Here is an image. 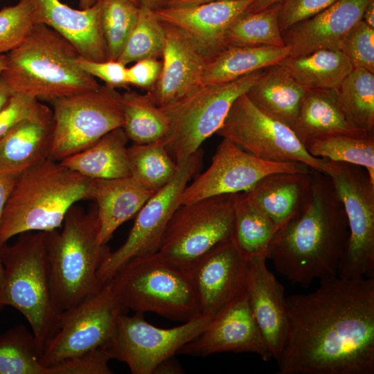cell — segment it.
<instances>
[{
    "mask_svg": "<svg viewBox=\"0 0 374 374\" xmlns=\"http://www.w3.org/2000/svg\"><path fill=\"white\" fill-rule=\"evenodd\" d=\"M362 20L368 26L374 28V1L370 2L365 8Z\"/></svg>",
    "mask_w": 374,
    "mask_h": 374,
    "instance_id": "obj_53",
    "label": "cell"
},
{
    "mask_svg": "<svg viewBox=\"0 0 374 374\" xmlns=\"http://www.w3.org/2000/svg\"><path fill=\"white\" fill-rule=\"evenodd\" d=\"M0 259L3 267L0 310L11 306L21 313L42 353L62 312L51 294L45 232L19 234L14 244L0 247Z\"/></svg>",
    "mask_w": 374,
    "mask_h": 374,
    "instance_id": "obj_6",
    "label": "cell"
},
{
    "mask_svg": "<svg viewBox=\"0 0 374 374\" xmlns=\"http://www.w3.org/2000/svg\"><path fill=\"white\" fill-rule=\"evenodd\" d=\"M334 90L355 125L374 132V73L364 69H353Z\"/></svg>",
    "mask_w": 374,
    "mask_h": 374,
    "instance_id": "obj_37",
    "label": "cell"
},
{
    "mask_svg": "<svg viewBox=\"0 0 374 374\" xmlns=\"http://www.w3.org/2000/svg\"><path fill=\"white\" fill-rule=\"evenodd\" d=\"M280 63L308 89H335L353 69L341 50L321 49Z\"/></svg>",
    "mask_w": 374,
    "mask_h": 374,
    "instance_id": "obj_31",
    "label": "cell"
},
{
    "mask_svg": "<svg viewBox=\"0 0 374 374\" xmlns=\"http://www.w3.org/2000/svg\"><path fill=\"white\" fill-rule=\"evenodd\" d=\"M53 111L38 101L27 117L0 139V175L21 173L48 159Z\"/></svg>",
    "mask_w": 374,
    "mask_h": 374,
    "instance_id": "obj_24",
    "label": "cell"
},
{
    "mask_svg": "<svg viewBox=\"0 0 374 374\" xmlns=\"http://www.w3.org/2000/svg\"><path fill=\"white\" fill-rule=\"evenodd\" d=\"M303 144L313 157L364 168L374 182V132L336 133L312 138Z\"/></svg>",
    "mask_w": 374,
    "mask_h": 374,
    "instance_id": "obj_32",
    "label": "cell"
},
{
    "mask_svg": "<svg viewBox=\"0 0 374 374\" xmlns=\"http://www.w3.org/2000/svg\"><path fill=\"white\" fill-rule=\"evenodd\" d=\"M38 101L31 96L14 93L0 110V139L27 117Z\"/></svg>",
    "mask_w": 374,
    "mask_h": 374,
    "instance_id": "obj_46",
    "label": "cell"
},
{
    "mask_svg": "<svg viewBox=\"0 0 374 374\" xmlns=\"http://www.w3.org/2000/svg\"><path fill=\"white\" fill-rule=\"evenodd\" d=\"M80 55L59 33L35 24L23 42L6 54L1 74L14 93L51 103L100 85L78 65Z\"/></svg>",
    "mask_w": 374,
    "mask_h": 374,
    "instance_id": "obj_3",
    "label": "cell"
},
{
    "mask_svg": "<svg viewBox=\"0 0 374 374\" xmlns=\"http://www.w3.org/2000/svg\"><path fill=\"white\" fill-rule=\"evenodd\" d=\"M33 332L18 324L0 335V374H48Z\"/></svg>",
    "mask_w": 374,
    "mask_h": 374,
    "instance_id": "obj_38",
    "label": "cell"
},
{
    "mask_svg": "<svg viewBox=\"0 0 374 374\" xmlns=\"http://www.w3.org/2000/svg\"><path fill=\"white\" fill-rule=\"evenodd\" d=\"M165 44V30L154 10L139 6L137 21L130 35L118 61L127 65L146 58L162 55Z\"/></svg>",
    "mask_w": 374,
    "mask_h": 374,
    "instance_id": "obj_40",
    "label": "cell"
},
{
    "mask_svg": "<svg viewBox=\"0 0 374 374\" xmlns=\"http://www.w3.org/2000/svg\"><path fill=\"white\" fill-rule=\"evenodd\" d=\"M265 256L248 260L246 292L252 314L276 360L283 347L287 328L283 286L267 267Z\"/></svg>",
    "mask_w": 374,
    "mask_h": 374,
    "instance_id": "obj_22",
    "label": "cell"
},
{
    "mask_svg": "<svg viewBox=\"0 0 374 374\" xmlns=\"http://www.w3.org/2000/svg\"><path fill=\"white\" fill-rule=\"evenodd\" d=\"M264 69L226 83L202 84L161 107L168 119V129L161 142L176 163L195 153L217 132L233 103L258 80Z\"/></svg>",
    "mask_w": 374,
    "mask_h": 374,
    "instance_id": "obj_8",
    "label": "cell"
},
{
    "mask_svg": "<svg viewBox=\"0 0 374 374\" xmlns=\"http://www.w3.org/2000/svg\"><path fill=\"white\" fill-rule=\"evenodd\" d=\"M122 127L114 129L87 148L60 161L90 179H109L130 176L128 141Z\"/></svg>",
    "mask_w": 374,
    "mask_h": 374,
    "instance_id": "obj_29",
    "label": "cell"
},
{
    "mask_svg": "<svg viewBox=\"0 0 374 374\" xmlns=\"http://www.w3.org/2000/svg\"><path fill=\"white\" fill-rule=\"evenodd\" d=\"M202 156L199 148L176 163L177 170L172 179L154 193L139 210L124 243L114 251H110L98 270L102 286L128 260L159 251L167 225L180 205L181 194L199 170Z\"/></svg>",
    "mask_w": 374,
    "mask_h": 374,
    "instance_id": "obj_13",
    "label": "cell"
},
{
    "mask_svg": "<svg viewBox=\"0 0 374 374\" xmlns=\"http://www.w3.org/2000/svg\"><path fill=\"white\" fill-rule=\"evenodd\" d=\"M32 1L35 24H44L59 33L81 56L94 61L107 60L98 0L92 6L80 10H75L60 0Z\"/></svg>",
    "mask_w": 374,
    "mask_h": 374,
    "instance_id": "obj_23",
    "label": "cell"
},
{
    "mask_svg": "<svg viewBox=\"0 0 374 374\" xmlns=\"http://www.w3.org/2000/svg\"><path fill=\"white\" fill-rule=\"evenodd\" d=\"M54 126L48 159L61 161L124 123L122 94L106 84L51 103Z\"/></svg>",
    "mask_w": 374,
    "mask_h": 374,
    "instance_id": "obj_11",
    "label": "cell"
},
{
    "mask_svg": "<svg viewBox=\"0 0 374 374\" xmlns=\"http://www.w3.org/2000/svg\"><path fill=\"white\" fill-rule=\"evenodd\" d=\"M241 193L180 204L167 225L158 252L188 275L206 253L231 239L235 207Z\"/></svg>",
    "mask_w": 374,
    "mask_h": 374,
    "instance_id": "obj_9",
    "label": "cell"
},
{
    "mask_svg": "<svg viewBox=\"0 0 374 374\" xmlns=\"http://www.w3.org/2000/svg\"><path fill=\"white\" fill-rule=\"evenodd\" d=\"M21 173H8L0 175V226L3 211L6 201ZM3 267L0 259V285L3 280Z\"/></svg>",
    "mask_w": 374,
    "mask_h": 374,
    "instance_id": "obj_48",
    "label": "cell"
},
{
    "mask_svg": "<svg viewBox=\"0 0 374 374\" xmlns=\"http://www.w3.org/2000/svg\"><path fill=\"white\" fill-rule=\"evenodd\" d=\"M254 1L222 0L187 7H161L154 12L161 22L183 31L207 62L226 47L227 30Z\"/></svg>",
    "mask_w": 374,
    "mask_h": 374,
    "instance_id": "obj_19",
    "label": "cell"
},
{
    "mask_svg": "<svg viewBox=\"0 0 374 374\" xmlns=\"http://www.w3.org/2000/svg\"><path fill=\"white\" fill-rule=\"evenodd\" d=\"M312 184V168L305 172H274L263 177L244 194L278 229L306 206Z\"/></svg>",
    "mask_w": 374,
    "mask_h": 374,
    "instance_id": "obj_25",
    "label": "cell"
},
{
    "mask_svg": "<svg viewBox=\"0 0 374 374\" xmlns=\"http://www.w3.org/2000/svg\"><path fill=\"white\" fill-rule=\"evenodd\" d=\"M6 64V54L0 55V74L3 71Z\"/></svg>",
    "mask_w": 374,
    "mask_h": 374,
    "instance_id": "obj_56",
    "label": "cell"
},
{
    "mask_svg": "<svg viewBox=\"0 0 374 374\" xmlns=\"http://www.w3.org/2000/svg\"><path fill=\"white\" fill-rule=\"evenodd\" d=\"M126 312L107 282L97 294L61 312L57 330L42 351L41 364L48 368L104 347Z\"/></svg>",
    "mask_w": 374,
    "mask_h": 374,
    "instance_id": "obj_14",
    "label": "cell"
},
{
    "mask_svg": "<svg viewBox=\"0 0 374 374\" xmlns=\"http://www.w3.org/2000/svg\"><path fill=\"white\" fill-rule=\"evenodd\" d=\"M310 170L309 166L300 162L262 160L223 138L208 168L184 188L180 204L213 196L248 192L271 173L305 172Z\"/></svg>",
    "mask_w": 374,
    "mask_h": 374,
    "instance_id": "obj_16",
    "label": "cell"
},
{
    "mask_svg": "<svg viewBox=\"0 0 374 374\" xmlns=\"http://www.w3.org/2000/svg\"><path fill=\"white\" fill-rule=\"evenodd\" d=\"M224 352L252 353L265 362L273 358L252 314L247 292L220 310L177 355L207 357Z\"/></svg>",
    "mask_w": 374,
    "mask_h": 374,
    "instance_id": "obj_17",
    "label": "cell"
},
{
    "mask_svg": "<svg viewBox=\"0 0 374 374\" xmlns=\"http://www.w3.org/2000/svg\"><path fill=\"white\" fill-rule=\"evenodd\" d=\"M107 60H117L138 19L139 6L131 0H98Z\"/></svg>",
    "mask_w": 374,
    "mask_h": 374,
    "instance_id": "obj_39",
    "label": "cell"
},
{
    "mask_svg": "<svg viewBox=\"0 0 374 374\" xmlns=\"http://www.w3.org/2000/svg\"><path fill=\"white\" fill-rule=\"evenodd\" d=\"M222 0H164L162 7H187Z\"/></svg>",
    "mask_w": 374,
    "mask_h": 374,
    "instance_id": "obj_50",
    "label": "cell"
},
{
    "mask_svg": "<svg viewBox=\"0 0 374 374\" xmlns=\"http://www.w3.org/2000/svg\"><path fill=\"white\" fill-rule=\"evenodd\" d=\"M13 94V91L0 74V110L5 107Z\"/></svg>",
    "mask_w": 374,
    "mask_h": 374,
    "instance_id": "obj_51",
    "label": "cell"
},
{
    "mask_svg": "<svg viewBox=\"0 0 374 374\" xmlns=\"http://www.w3.org/2000/svg\"><path fill=\"white\" fill-rule=\"evenodd\" d=\"M278 1L279 0H255L246 12L251 13L261 11L277 3Z\"/></svg>",
    "mask_w": 374,
    "mask_h": 374,
    "instance_id": "obj_52",
    "label": "cell"
},
{
    "mask_svg": "<svg viewBox=\"0 0 374 374\" xmlns=\"http://www.w3.org/2000/svg\"><path fill=\"white\" fill-rule=\"evenodd\" d=\"M277 230L273 221L242 193L235 207L231 239L240 254L247 260L256 256L267 258Z\"/></svg>",
    "mask_w": 374,
    "mask_h": 374,
    "instance_id": "obj_33",
    "label": "cell"
},
{
    "mask_svg": "<svg viewBox=\"0 0 374 374\" xmlns=\"http://www.w3.org/2000/svg\"><path fill=\"white\" fill-rule=\"evenodd\" d=\"M341 50L353 69H364L374 73V28L362 19L349 31Z\"/></svg>",
    "mask_w": 374,
    "mask_h": 374,
    "instance_id": "obj_42",
    "label": "cell"
},
{
    "mask_svg": "<svg viewBox=\"0 0 374 374\" xmlns=\"http://www.w3.org/2000/svg\"><path fill=\"white\" fill-rule=\"evenodd\" d=\"M91 181L50 159L23 171L3 211L0 247L24 232L60 228L71 206L91 199Z\"/></svg>",
    "mask_w": 374,
    "mask_h": 374,
    "instance_id": "obj_4",
    "label": "cell"
},
{
    "mask_svg": "<svg viewBox=\"0 0 374 374\" xmlns=\"http://www.w3.org/2000/svg\"><path fill=\"white\" fill-rule=\"evenodd\" d=\"M170 357L161 363L154 371L155 373H181L183 370L180 365Z\"/></svg>",
    "mask_w": 374,
    "mask_h": 374,
    "instance_id": "obj_49",
    "label": "cell"
},
{
    "mask_svg": "<svg viewBox=\"0 0 374 374\" xmlns=\"http://www.w3.org/2000/svg\"><path fill=\"white\" fill-rule=\"evenodd\" d=\"M76 62L84 71L102 80L106 85L114 89H129L127 67L119 61L111 60L94 61L80 55Z\"/></svg>",
    "mask_w": 374,
    "mask_h": 374,
    "instance_id": "obj_45",
    "label": "cell"
},
{
    "mask_svg": "<svg viewBox=\"0 0 374 374\" xmlns=\"http://www.w3.org/2000/svg\"><path fill=\"white\" fill-rule=\"evenodd\" d=\"M308 89L280 62L265 68L245 93L258 109L292 127Z\"/></svg>",
    "mask_w": 374,
    "mask_h": 374,
    "instance_id": "obj_27",
    "label": "cell"
},
{
    "mask_svg": "<svg viewBox=\"0 0 374 374\" xmlns=\"http://www.w3.org/2000/svg\"><path fill=\"white\" fill-rule=\"evenodd\" d=\"M248 260L231 240L201 258L188 273L200 313L213 317L246 292Z\"/></svg>",
    "mask_w": 374,
    "mask_h": 374,
    "instance_id": "obj_18",
    "label": "cell"
},
{
    "mask_svg": "<svg viewBox=\"0 0 374 374\" xmlns=\"http://www.w3.org/2000/svg\"><path fill=\"white\" fill-rule=\"evenodd\" d=\"M62 226L61 231L45 232L51 294L61 312L100 290L98 270L111 251L99 240L96 207L85 211L73 205Z\"/></svg>",
    "mask_w": 374,
    "mask_h": 374,
    "instance_id": "obj_5",
    "label": "cell"
},
{
    "mask_svg": "<svg viewBox=\"0 0 374 374\" xmlns=\"http://www.w3.org/2000/svg\"><path fill=\"white\" fill-rule=\"evenodd\" d=\"M289 55L286 46H227L206 62L202 84L229 82L278 64Z\"/></svg>",
    "mask_w": 374,
    "mask_h": 374,
    "instance_id": "obj_30",
    "label": "cell"
},
{
    "mask_svg": "<svg viewBox=\"0 0 374 374\" xmlns=\"http://www.w3.org/2000/svg\"><path fill=\"white\" fill-rule=\"evenodd\" d=\"M164 0H136L139 6H146L154 10L163 6Z\"/></svg>",
    "mask_w": 374,
    "mask_h": 374,
    "instance_id": "obj_54",
    "label": "cell"
},
{
    "mask_svg": "<svg viewBox=\"0 0 374 374\" xmlns=\"http://www.w3.org/2000/svg\"><path fill=\"white\" fill-rule=\"evenodd\" d=\"M162 24L165 30L162 68L157 81L147 92L159 107L176 101L201 86L206 63L183 31Z\"/></svg>",
    "mask_w": 374,
    "mask_h": 374,
    "instance_id": "obj_21",
    "label": "cell"
},
{
    "mask_svg": "<svg viewBox=\"0 0 374 374\" xmlns=\"http://www.w3.org/2000/svg\"><path fill=\"white\" fill-rule=\"evenodd\" d=\"M34 12L32 0H19L0 10V55L15 48L26 38L35 24Z\"/></svg>",
    "mask_w": 374,
    "mask_h": 374,
    "instance_id": "obj_41",
    "label": "cell"
},
{
    "mask_svg": "<svg viewBox=\"0 0 374 374\" xmlns=\"http://www.w3.org/2000/svg\"><path fill=\"white\" fill-rule=\"evenodd\" d=\"M130 176L156 193L172 179L177 164L161 141L127 148Z\"/></svg>",
    "mask_w": 374,
    "mask_h": 374,
    "instance_id": "obj_36",
    "label": "cell"
},
{
    "mask_svg": "<svg viewBox=\"0 0 374 374\" xmlns=\"http://www.w3.org/2000/svg\"><path fill=\"white\" fill-rule=\"evenodd\" d=\"M331 179L347 218L348 237L337 276L374 277V182L359 166L326 159Z\"/></svg>",
    "mask_w": 374,
    "mask_h": 374,
    "instance_id": "obj_10",
    "label": "cell"
},
{
    "mask_svg": "<svg viewBox=\"0 0 374 374\" xmlns=\"http://www.w3.org/2000/svg\"><path fill=\"white\" fill-rule=\"evenodd\" d=\"M110 359L105 347H100L48 367V374H112Z\"/></svg>",
    "mask_w": 374,
    "mask_h": 374,
    "instance_id": "obj_43",
    "label": "cell"
},
{
    "mask_svg": "<svg viewBox=\"0 0 374 374\" xmlns=\"http://www.w3.org/2000/svg\"><path fill=\"white\" fill-rule=\"evenodd\" d=\"M374 0H337L314 16L282 32L290 57L321 49L341 50L351 28L362 19L366 6Z\"/></svg>",
    "mask_w": 374,
    "mask_h": 374,
    "instance_id": "obj_20",
    "label": "cell"
},
{
    "mask_svg": "<svg viewBox=\"0 0 374 374\" xmlns=\"http://www.w3.org/2000/svg\"><path fill=\"white\" fill-rule=\"evenodd\" d=\"M216 134L262 160L300 162L324 173L326 159L311 155L292 127L258 109L246 93L233 103Z\"/></svg>",
    "mask_w": 374,
    "mask_h": 374,
    "instance_id": "obj_12",
    "label": "cell"
},
{
    "mask_svg": "<svg viewBox=\"0 0 374 374\" xmlns=\"http://www.w3.org/2000/svg\"><path fill=\"white\" fill-rule=\"evenodd\" d=\"M286 297L278 374L374 373V277L319 280Z\"/></svg>",
    "mask_w": 374,
    "mask_h": 374,
    "instance_id": "obj_1",
    "label": "cell"
},
{
    "mask_svg": "<svg viewBox=\"0 0 374 374\" xmlns=\"http://www.w3.org/2000/svg\"><path fill=\"white\" fill-rule=\"evenodd\" d=\"M96 1L97 0H79V6L80 9H85L94 5ZM131 1L138 4L136 0H131Z\"/></svg>",
    "mask_w": 374,
    "mask_h": 374,
    "instance_id": "obj_55",
    "label": "cell"
},
{
    "mask_svg": "<svg viewBox=\"0 0 374 374\" xmlns=\"http://www.w3.org/2000/svg\"><path fill=\"white\" fill-rule=\"evenodd\" d=\"M123 128L136 144L161 141L168 129V119L161 107L146 93L127 89L122 94Z\"/></svg>",
    "mask_w": 374,
    "mask_h": 374,
    "instance_id": "obj_34",
    "label": "cell"
},
{
    "mask_svg": "<svg viewBox=\"0 0 374 374\" xmlns=\"http://www.w3.org/2000/svg\"><path fill=\"white\" fill-rule=\"evenodd\" d=\"M107 282L127 311L183 322L201 314L188 276L159 252L128 260Z\"/></svg>",
    "mask_w": 374,
    "mask_h": 374,
    "instance_id": "obj_7",
    "label": "cell"
},
{
    "mask_svg": "<svg viewBox=\"0 0 374 374\" xmlns=\"http://www.w3.org/2000/svg\"><path fill=\"white\" fill-rule=\"evenodd\" d=\"M292 129L303 143L305 141L336 133L357 132L334 89H308Z\"/></svg>",
    "mask_w": 374,
    "mask_h": 374,
    "instance_id": "obj_28",
    "label": "cell"
},
{
    "mask_svg": "<svg viewBox=\"0 0 374 374\" xmlns=\"http://www.w3.org/2000/svg\"><path fill=\"white\" fill-rule=\"evenodd\" d=\"M337 0H279L278 23L281 32L293 24L325 10Z\"/></svg>",
    "mask_w": 374,
    "mask_h": 374,
    "instance_id": "obj_44",
    "label": "cell"
},
{
    "mask_svg": "<svg viewBox=\"0 0 374 374\" xmlns=\"http://www.w3.org/2000/svg\"><path fill=\"white\" fill-rule=\"evenodd\" d=\"M154 193L131 176L92 179L91 199L96 203L100 242L107 244L116 230L135 217Z\"/></svg>",
    "mask_w": 374,
    "mask_h": 374,
    "instance_id": "obj_26",
    "label": "cell"
},
{
    "mask_svg": "<svg viewBox=\"0 0 374 374\" xmlns=\"http://www.w3.org/2000/svg\"><path fill=\"white\" fill-rule=\"evenodd\" d=\"M312 173L308 204L276 231L267 253L279 274L303 287L337 275L348 237L345 211L330 178L314 169Z\"/></svg>",
    "mask_w": 374,
    "mask_h": 374,
    "instance_id": "obj_2",
    "label": "cell"
},
{
    "mask_svg": "<svg viewBox=\"0 0 374 374\" xmlns=\"http://www.w3.org/2000/svg\"><path fill=\"white\" fill-rule=\"evenodd\" d=\"M162 68V61L157 58L139 60L130 67H127V79L129 85L149 90L157 81Z\"/></svg>",
    "mask_w": 374,
    "mask_h": 374,
    "instance_id": "obj_47",
    "label": "cell"
},
{
    "mask_svg": "<svg viewBox=\"0 0 374 374\" xmlns=\"http://www.w3.org/2000/svg\"><path fill=\"white\" fill-rule=\"evenodd\" d=\"M224 44L236 46H285L278 23L277 3L257 12H244L230 26Z\"/></svg>",
    "mask_w": 374,
    "mask_h": 374,
    "instance_id": "obj_35",
    "label": "cell"
},
{
    "mask_svg": "<svg viewBox=\"0 0 374 374\" xmlns=\"http://www.w3.org/2000/svg\"><path fill=\"white\" fill-rule=\"evenodd\" d=\"M213 317L200 314L181 325L161 328L148 323L144 314H123L115 332L104 346L112 359L125 363L133 374H154L158 366L177 355Z\"/></svg>",
    "mask_w": 374,
    "mask_h": 374,
    "instance_id": "obj_15",
    "label": "cell"
}]
</instances>
